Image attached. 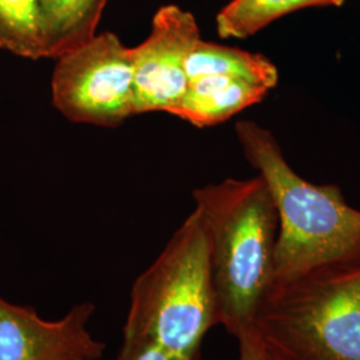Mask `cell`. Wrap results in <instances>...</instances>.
Returning a JSON list of instances; mask_svg holds the SVG:
<instances>
[{
    "mask_svg": "<svg viewBox=\"0 0 360 360\" xmlns=\"http://www.w3.org/2000/svg\"><path fill=\"white\" fill-rule=\"evenodd\" d=\"M206 227L219 324L236 339L252 330L274 283L278 211L260 175L193 191Z\"/></svg>",
    "mask_w": 360,
    "mask_h": 360,
    "instance_id": "obj_1",
    "label": "cell"
},
{
    "mask_svg": "<svg viewBox=\"0 0 360 360\" xmlns=\"http://www.w3.org/2000/svg\"><path fill=\"white\" fill-rule=\"evenodd\" d=\"M218 324L206 227L193 210L132 284L117 360L153 346L200 359L202 342Z\"/></svg>",
    "mask_w": 360,
    "mask_h": 360,
    "instance_id": "obj_2",
    "label": "cell"
},
{
    "mask_svg": "<svg viewBox=\"0 0 360 360\" xmlns=\"http://www.w3.org/2000/svg\"><path fill=\"white\" fill-rule=\"evenodd\" d=\"M235 132L245 159L266 181L278 211L275 282L324 266L360 259V210L342 188L303 179L287 162L272 132L240 120Z\"/></svg>",
    "mask_w": 360,
    "mask_h": 360,
    "instance_id": "obj_3",
    "label": "cell"
},
{
    "mask_svg": "<svg viewBox=\"0 0 360 360\" xmlns=\"http://www.w3.org/2000/svg\"><path fill=\"white\" fill-rule=\"evenodd\" d=\"M276 360H360V259L275 282L252 326Z\"/></svg>",
    "mask_w": 360,
    "mask_h": 360,
    "instance_id": "obj_4",
    "label": "cell"
},
{
    "mask_svg": "<svg viewBox=\"0 0 360 360\" xmlns=\"http://www.w3.org/2000/svg\"><path fill=\"white\" fill-rule=\"evenodd\" d=\"M52 103L68 120L115 127L135 115L132 47L105 31L56 59Z\"/></svg>",
    "mask_w": 360,
    "mask_h": 360,
    "instance_id": "obj_5",
    "label": "cell"
},
{
    "mask_svg": "<svg viewBox=\"0 0 360 360\" xmlns=\"http://www.w3.org/2000/svg\"><path fill=\"white\" fill-rule=\"evenodd\" d=\"M202 39L193 13L176 4L155 13L151 32L132 47L135 115L167 112L179 104L188 87L186 63Z\"/></svg>",
    "mask_w": 360,
    "mask_h": 360,
    "instance_id": "obj_6",
    "label": "cell"
},
{
    "mask_svg": "<svg viewBox=\"0 0 360 360\" xmlns=\"http://www.w3.org/2000/svg\"><path fill=\"white\" fill-rule=\"evenodd\" d=\"M95 309L82 302L63 318L46 321L37 309L0 295V360L102 359L105 345L87 328Z\"/></svg>",
    "mask_w": 360,
    "mask_h": 360,
    "instance_id": "obj_7",
    "label": "cell"
},
{
    "mask_svg": "<svg viewBox=\"0 0 360 360\" xmlns=\"http://www.w3.org/2000/svg\"><path fill=\"white\" fill-rule=\"evenodd\" d=\"M271 90L239 77L210 75L191 79L179 104L169 111L196 127H210L260 103Z\"/></svg>",
    "mask_w": 360,
    "mask_h": 360,
    "instance_id": "obj_8",
    "label": "cell"
},
{
    "mask_svg": "<svg viewBox=\"0 0 360 360\" xmlns=\"http://www.w3.org/2000/svg\"><path fill=\"white\" fill-rule=\"evenodd\" d=\"M110 0H38L44 58L58 59L96 35Z\"/></svg>",
    "mask_w": 360,
    "mask_h": 360,
    "instance_id": "obj_9",
    "label": "cell"
},
{
    "mask_svg": "<svg viewBox=\"0 0 360 360\" xmlns=\"http://www.w3.org/2000/svg\"><path fill=\"white\" fill-rule=\"evenodd\" d=\"M188 82L210 75L239 77L272 90L278 86L276 65L262 53L199 39L186 63Z\"/></svg>",
    "mask_w": 360,
    "mask_h": 360,
    "instance_id": "obj_10",
    "label": "cell"
},
{
    "mask_svg": "<svg viewBox=\"0 0 360 360\" xmlns=\"http://www.w3.org/2000/svg\"><path fill=\"white\" fill-rule=\"evenodd\" d=\"M347 0H231L215 18L223 39H248L275 20L307 8H339Z\"/></svg>",
    "mask_w": 360,
    "mask_h": 360,
    "instance_id": "obj_11",
    "label": "cell"
},
{
    "mask_svg": "<svg viewBox=\"0 0 360 360\" xmlns=\"http://www.w3.org/2000/svg\"><path fill=\"white\" fill-rule=\"evenodd\" d=\"M0 50L20 58H44L38 0H0Z\"/></svg>",
    "mask_w": 360,
    "mask_h": 360,
    "instance_id": "obj_12",
    "label": "cell"
},
{
    "mask_svg": "<svg viewBox=\"0 0 360 360\" xmlns=\"http://www.w3.org/2000/svg\"><path fill=\"white\" fill-rule=\"evenodd\" d=\"M239 343V359L238 360H267L266 352L262 347L260 342L257 340V336L252 333L240 335L238 338Z\"/></svg>",
    "mask_w": 360,
    "mask_h": 360,
    "instance_id": "obj_13",
    "label": "cell"
},
{
    "mask_svg": "<svg viewBox=\"0 0 360 360\" xmlns=\"http://www.w3.org/2000/svg\"><path fill=\"white\" fill-rule=\"evenodd\" d=\"M131 360H200V359H190V358H183L179 355L171 354L168 351H165L162 348L147 347L142 349L138 355H135Z\"/></svg>",
    "mask_w": 360,
    "mask_h": 360,
    "instance_id": "obj_14",
    "label": "cell"
},
{
    "mask_svg": "<svg viewBox=\"0 0 360 360\" xmlns=\"http://www.w3.org/2000/svg\"><path fill=\"white\" fill-rule=\"evenodd\" d=\"M266 356H267V360H276V359H274V358H270V356H269V355H267V354H266Z\"/></svg>",
    "mask_w": 360,
    "mask_h": 360,
    "instance_id": "obj_15",
    "label": "cell"
}]
</instances>
